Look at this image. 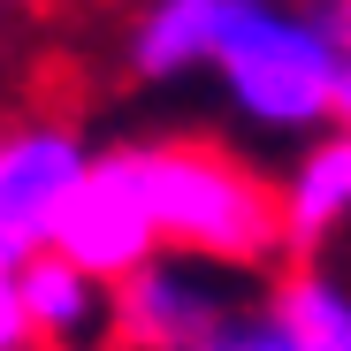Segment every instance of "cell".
I'll return each instance as SVG.
<instances>
[{"label":"cell","instance_id":"8","mask_svg":"<svg viewBox=\"0 0 351 351\" xmlns=\"http://www.w3.org/2000/svg\"><path fill=\"white\" fill-rule=\"evenodd\" d=\"M275 191H282V245L290 252L336 237V229L351 221V130L306 138L298 153H290V168H282Z\"/></svg>","mask_w":351,"mask_h":351},{"label":"cell","instance_id":"10","mask_svg":"<svg viewBox=\"0 0 351 351\" xmlns=\"http://www.w3.org/2000/svg\"><path fill=\"white\" fill-rule=\"evenodd\" d=\"M191 351H298V343L275 328V313H237L229 328H214V336L191 343Z\"/></svg>","mask_w":351,"mask_h":351},{"label":"cell","instance_id":"9","mask_svg":"<svg viewBox=\"0 0 351 351\" xmlns=\"http://www.w3.org/2000/svg\"><path fill=\"white\" fill-rule=\"evenodd\" d=\"M267 313L298 351H351V282H336L328 267H298Z\"/></svg>","mask_w":351,"mask_h":351},{"label":"cell","instance_id":"5","mask_svg":"<svg viewBox=\"0 0 351 351\" xmlns=\"http://www.w3.org/2000/svg\"><path fill=\"white\" fill-rule=\"evenodd\" d=\"M229 321L237 313H229V298H221V267L176 260V252L114 290V336H123L130 351H191V343H206Z\"/></svg>","mask_w":351,"mask_h":351},{"label":"cell","instance_id":"1","mask_svg":"<svg viewBox=\"0 0 351 351\" xmlns=\"http://www.w3.org/2000/svg\"><path fill=\"white\" fill-rule=\"evenodd\" d=\"M245 130L260 138H321L336 130L343 92V38L321 8H275V0H229V31L206 69Z\"/></svg>","mask_w":351,"mask_h":351},{"label":"cell","instance_id":"4","mask_svg":"<svg viewBox=\"0 0 351 351\" xmlns=\"http://www.w3.org/2000/svg\"><path fill=\"white\" fill-rule=\"evenodd\" d=\"M92 145L69 123H16L0 130V267H31L53 252L77 184L92 176Z\"/></svg>","mask_w":351,"mask_h":351},{"label":"cell","instance_id":"11","mask_svg":"<svg viewBox=\"0 0 351 351\" xmlns=\"http://www.w3.org/2000/svg\"><path fill=\"white\" fill-rule=\"evenodd\" d=\"M0 351H38V343H31V321H23V282H16V267H0Z\"/></svg>","mask_w":351,"mask_h":351},{"label":"cell","instance_id":"2","mask_svg":"<svg viewBox=\"0 0 351 351\" xmlns=\"http://www.w3.org/2000/svg\"><path fill=\"white\" fill-rule=\"evenodd\" d=\"M160 237L176 260L199 267H260L282 252V191L252 176L237 153L206 138H153L138 145Z\"/></svg>","mask_w":351,"mask_h":351},{"label":"cell","instance_id":"7","mask_svg":"<svg viewBox=\"0 0 351 351\" xmlns=\"http://www.w3.org/2000/svg\"><path fill=\"white\" fill-rule=\"evenodd\" d=\"M221 31H229V0H153L123 38V62L138 84H176L191 69H214Z\"/></svg>","mask_w":351,"mask_h":351},{"label":"cell","instance_id":"6","mask_svg":"<svg viewBox=\"0 0 351 351\" xmlns=\"http://www.w3.org/2000/svg\"><path fill=\"white\" fill-rule=\"evenodd\" d=\"M23 282V321H31V343L46 351H92L114 336V290L92 282L84 267H69L62 252H46L31 267H16Z\"/></svg>","mask_w":351,"mask_h":351},{"label":"cell","instance_id":"3","mask_svg":"<svg viewBox=\"0 0 351 351\" xmlns=\"http://www.w3.org/2000/svg\"><path fill=\"white\" fill-rule=\"evenodd\" d=\"M69 267H84L92 282L123 290L130 275H145L153 260H168V237H160V214H153V191H145V160L138 145H114L92 160V176L77 184L69 214H62V237H53Z\"/></svg>","mask_w":351,"mask_h":351},{"label":"cell","instance_id":"12","mask_svg":"<svg viewBox=\"0 0 351 351\" xmlns=\"http://www.w3.org/2000/svg\"><path fill=\"white\" fill-rule=\"evenodd\" d=\"M336 130H351V53H343V92H336Z\"/></svg>","mask_w":351,"mask_h":351}]
</instances>
